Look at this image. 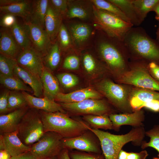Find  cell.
<instances>
[{"instance_id": "obj_10", "label": "cell", "mask_w": 159, "mask_h": 159, "mask_svg": "<svg viewBox=\"0 0 159 159\" xmlns=\"http://www.w3.org/2000/svg\"><path fill=\"white\" fill-rule=\"evenodd\" d=\"M59 104L66 111L77 115H109L112 113L113 110L109 104L100 99H88L76 103Z\"/></svg>"}, {"instance_id": "obj_35", "label": "cell", "mask_w": 159, "mask_h": 159, "mask_svg": "<svg viewBox=\"0 0 159 159\" xmlns=\"http://www.w3.org/2000/svg\"><path fill=\"white\" fill-rule=\"evenodd\" d=\"M56 39L62 51H66L74 47L69 32L66 26L63 22L60 26Z\"/></svg>"}, {"instance_id": "obj_23", "label": "cell", "mask_w": 159, "mask_h": 159, "mask_svg": "<svg viewBox=\"0 0 159 159\" xmlns=\"http://www.w3.org/2000/svg\"><path fill=\"white\" fill-rule=\"evenodd\" d=\"M14 74L30 86L34 95L40 97L43 92V86L40 78L21 67L17 63L14 67Z\"/></svg>"}, {"instance_id": "obj_39", "label": "cell", "mask_w": 159, "mask_h": 159, "mask_svg": "<svg viewBox=\"0 0 159 159\" xmlns=\"http://www.w3.org/2000/svg\"><path fill=\"white\" fill-rule=\"evenodd\" d=\"M57 77L61 85L66 88L73 87L77 85L79 82L78 77L70 73L59 74L57 75Z\"/></svg>"}, {"instance_id": "obj_5", "label": "cell", "mask_w": 159, "mask_h": 159, "mask_svg": "<svg viewBox=\"0 0 159 159\" xmlns=\"http://www.w3.org/2000/svg\"><path fill=\"white\" fill-rule=\"evenodd\" d=\"M148 63L134 61L130 64V68L117 74V80L121 84L135 87L159 91V83L151 76L147 68Z\"/></svg>"}, {"instance_id": "obj_40", "label": "cell", "mask_w": 159, "mask_h": 159, "mask_svg": "<svg viewBox=\"0 0 159 159\" xmlns=\"http://www.w3.org/2000/svg\"><path fill=\"white\" fill-rule=\"evenodd\" d=\"M71 159H105L103 155L80 151H69Z\"/></svg>"}, {"instance_id": "obj_7", "label": "cell", "mask_w": 159, "mask_h": 159, "mask_svg": "<svg viewBox=\"0 0 159 159\" xmlns=\"http://www.w3.org/2000/svg\"><path fill=\"white\" fill-rule=\"evenodd\" d=\"M16 131L19 138L25 145L31 146L37 142L45 132L39 110L28 109Z\"/></svg>"}, {"instance_id": "obj_30", "label": "cell", "mask_w": 159, "mask_h": 159, "mask_svg": "<svg viewBox=\"0 0 159 159\" xmlns=\"http://www.w3.org/2000/svg\"><path fill=\"white\" fill-rule=\"evenodd\" d=\"M109 115H87L82 119L92 128L104 130H113V125Z\"/></svg>"}, {"instance_id": "obj_14", "label": "cell", "mask_w": 159, "mask_h": 159, "mask_svg": "<svg viewBox=\"0 0 159 159\" xmlns=\"http://www.w3.org/2000/svg\"><path fill=\"white\" fill-rule=\"evenodd\" d=\"M66 26L74 47L82 48L87 46L93 34V30L91 26L85 23H75L69 24Z\"/></svg>"}, {"instance_id": "obj_26", "label": "cell", "mask_w": 159, "mask_h": 159, "mask_svg": "<svg viewBox=\"0 0 159 159\" xmlns=\"http://www.w3.org/2000/svg\"><path fill=\"white\" fill-rule=\"evenodd\" d=\"M32 0H21L12 5L0 6V11L3 14H10L21 17L24 21L29 19Z\"/></svg>"}, {"instance_id": "obj_54", "label": "cell", "mask_w": 159, "mask_h": 159, "mask_svg": "<svg viewBox=\"0 0 159 159\" xmlns=\"http://www.w3.org/2000/svg\"><path fill=\"white\" fill-rule=\"evenodd\" d=\"M153 11H154L156 14L155 19L158 21H159V1L155 6Z\"/></svg>"}, {"instance_id": "obj_58", "label": "cell", "mask_w": 159, "mask_h": 159, "mask_svg": "<svg viewBox=\"0 0 159 159\" xmlns=\"http://www.w3.org/2000/svg\"><path fill=\"white\" fill-rule=\"evenodd\" d=\"M152 159H159L158 157H153Z\"/></svg>"}, {"instance_id": "obj_42", "label": "cell", "mask_w": 159, "mask_h": 159, "mask_svg": "<svg viewBox=\"0 0 159 159\" xmlns=\"http://www.w3.org/2000/svg\"><path fill=\"white\" fill-rule=\"evenodd\" d=\"M80 65L79 57L75 55H71L65 59L62 65L63 67L68 69L74 70L78 69Z\"/></svg>"}, {"instance_id": "obj_38", "label": "cell", "mask_w": 159, "mask_h": 159, "mask_svg": "<svg viewBox=\"0 0 159 159\" xmlns=\"http://www.w3.org/2000/svg\"><path fill=\"white\" fill-rule=\"evenodd\" d=\"M17 64L16 59L0 53V73L3 75H14V67Z\"/></svg>"}, {"instance_id": "obj_16", "label": "cell", "mask_w": 159, "mask_h": 159, "mask_svg": "<svg viewBox=\"0 0 159 159\" xmlns=\"http://www.w3.org/2000/svg\"><path fill=\"white\" fill-rule=\"evenodd\" d=\"M109 116L112 124L113 130L117 131L123 125H130L133 127L143 126L145 119L144 112L141 110L131 113H112Z\"/></svg>"}, {"instance_id": "obj_18", "label": "cell", "mask_w": 159, "mask_h": 159, "mask_svg": "<svg viewBox=\"0 0 159 159\" xmlns=\"http://www.w3.org/2000/svg\"><path fill=\"white\" fill-rule=\"evenodd\" d=\"M22 50L13 37L10 28L1 27L0 53L16 59Z\"/></svg>"}, {"instance_id": "obj_2", "label": "cell", "mask_w": 159, "mask_h": 159, "mask_svg": "<svg viewBox=\"0 0 159 159\" xmlns=\"http://www.w3.org/2000/svg\"><path fill=\"white\" fill-rule=\"evenodd\" d=\"M88 129L98 138L105 159H118L122 147L129 142H132L136 146L141 145L145 132L143 126L133 127L127 133L121 135H114L90 127Z\"/></svg>"}, {"instance_id": "obj_12", "label": "cell", "mask_w": 159, "mask_h": 159, "mask_svg": "<svg viewBox=\"0 0 159 159\" xmlns=\"http://www.w3.org/2000/svg\"><path fill=\"white\" fill-rule=\"evenodd\" d=\"M16 60L19 65L41 79L45 67L42 57L32 46L23 50Z\"/></svg>"}, {"instance_id": "obj_11", "label": "cell", "mask_w": 159, "mask_h": 159, "mask_svg": "<svg viewBox=\"0 0 159 159\" xmlns=\"http://www.w3.org/2000/svg\"><path fill=\"white\" fill-rule=\"evenodd\" d=\"M63 148L69 150L78 151L97 154H102L100 141L95 134L88 130L77 136L62 139Z\"/></svg>"}, {"instance_id": "obj_51", "label": "cell", "mask_w": 159, "mask_h": 159, "mask_svg": "<svg viewBox=\"0 0 159 159\" xmlns=\"http://www.w3.org/2000/svg\"><path fill=\"white\" fill-rule=\"evenodd\" d=\"M21 0H0V6H9L15 4Z\"/></svg>"}, {"instance_id": "obj_25", "label": "cell", "mask_w": 159, "mask_h": 159, "mask_svg": "<svg viewBox=\"0 0 159 159\" xmlns=\"http://www.w3.org/2000/svg\"><path fill=\"white\" fill-rule=\"evenodd\" d=\"M41 79L43 87L44 96L55 100L57 94L60 92L57 79L51 72V70L44 67Z\"/></svg>"}, {"instance_id": "obj_4", "label": "cell", "mask_w": 159, "mask_h": 159, "mask_svg": "<svg viewBox=\"0 0 159 159\" xmlns=\"http://www.w3.org/2000/svg\"><path fill=\"white\" fill-rule=\"evenodd\" d=\"M45 132L52 131L64 138L75 137L89 130L90 126L84 121L73 119L67 113L39 110Z\"/></svg>"}, {"instance_id": "obj_44", "label": "cell", "mask_w": 159, "mask_h": 159, "mask_svg": "<svg viewBox=\"0 0 159 159\" xmlns=\"http://www.w3.org/2000/svg\"><path fill=\"white\" fill-rule=\"evenodd\" d=\"M10 91L5 90L0 96V115H4L11 112L8 108V97Z\"/></svg>"}, {"instance_id": "obj_36", "label": "cell", "mask_w": 159, "mask_h": 159, "mask_svg": "<svg viewBox=\"0 0 159 159\" xmlns=\"http://www.w3.org/2000/svg\"><path fill=\"white\" fill-rule=\"evenodd\" d=\"M28 107L27 102L22 92L10 91L8 108L11 112Z\"/></svg>"}, {"instance_id": "obj_47", "label": "cell", "mask_w": 159, "mask_h": 159, "mask_svg": "<svg viewBox=\"0 0 159 159\" xmlns=\"http://www.w3.org/2000/svg\"><path fill=\"white\" fill-rule=\"evenodd\" d=\"M143 107L155 112H159V101L153 100L143 103L140 106V110Z\"/></svg>"}, {"instance_id": "obj_22", "label": "cell", "mask_w": 159, "mask_h": 159, "mask_svg": "<svg viewBox=\"0 0 159 159\" xmlns=\"http://www.w3.org/2000/svg\"><path fill=\"white\" fill-rule=\"evenodd\" d=\"M63 16L49 3L44 22V29L52 42L56 39Z\"/></svg>"}, {"instance_id": "obj_46", "label": "cell", "mask_w": 159, "mask_h": 159, "mask_svg": "<svg viewBox=\"0 0 159 159\" xmlns=\"http://www.w3.org/2000/svg\"><path fill=\"white\" fill-rule=\"evenodd\" d=\"M147 68L151 76L159 83V65L154 62H151L148 64Z\"/></svg>"}, {"instance_id": "obj_24", "label": "cell", "mask_w": 159, "mask_h": 159, "mask_svg": "<svg viewBox=\"0 0 159 159\" xmlns=\"http://www.w3.org/2000/svg\"><path fill=\"white\" fill-rule=\"evenodd\" d=\"M1 135L4 139L5 150L11 157L19 156L30 151L31 146H26L22 143L18 136L17 131Z\"/></svg>"}, {"instance_id": "obj_1", "label": "cell", "mask_w": 159, "mask_h": 159, "mask_svg": "<svg viewBox=\"0 0 159 159\" xmlns=\"http://www.w3.org/2000/svg\"><path fill=\"white\" fill-rule=\"evenodd\" d=\"M129 56L135 61L154 62L159 65V44L142 27H132L123 40Z\"/></svg>"}, {"instance_id": "obj_29", "label": "cell", "mask_w": 159, "mask_h": 159, "mask_svg": "<svg viewBox=\"0 0 159 159\" xmlns=\"http://www.w3.org/2000/svg\"><path fill=\"white\" fill-rule=\"evenodd\" d=\"M61 49L57 40L52 42L45 54L42 57L44 66L53 70L59 65L61 59Z\"/></svg>"}, {"instance_id": "obj_33", "label": "cell", "mask_w": 159, "mask_h": 159, "mask_svg": "<svg viewBox=\"0 0 159 159\" xmlns=\"http://www.w3.org/2000/svg\"><path fill=\"white\" fill-rule=\"evenodd\" d=\"M92 4L98 9L114 14L124 20L130 23L122 11L116 6L108 0H90Z\"/></svg>"}, {"instance_id": "obj_34", "label": "cell", "mask_w": 159, "mask_h": 159, "mask_svg": "<svg viewBox=\"0 0 159 159\" xmlns=\"http://www.w3.org/2000/svg\"><path fill=\"white\" fill-rule=\"evenodd\" d=\"M137 13L143 22L148 13L153 11L159 0H131Z\"/></svg>"}, {"instance_id": "obj_17", "label": "cell", "mask_w": 159, "mask_h": 159, "mask_svg": "<svg viewBox=\"0 0 159 159\" xmlns=\"http://www.w3.org/2000/svg\"><path fill=\"white\" fill-rule=\"evenodd\" d=\"M102 96L99 92L87 88L67 94L60 92L56 97L55 100L60 103H74L88 99H100Z\"/></svg>"}, {"instance_id": "obj_45", "label": "cell", "mask_w": 159, "mask_h": 159, "mask_svg": "<svg viewBox=\"0 0 159 159\" xmlns=\"http://www.w3.org/2000/svg\"><path fill=\"white\" fill-rule=\"evenodd\" d=\"M16 16L10 14H3L1 18L0 25L1 27L10 28L16 22Z\"/></svg>"}, {"instance_id": "obj_57", "label": "cell", "mask_w": 159, "mask_h": 159, "mask_svg": "<svg viewBox=\"0 0 159 159\" xmlns=\"http://www.w3.org/2000/svg\"><path fill=\"white\" fill-rule=\"evenodd\" d=\"M50 159H58V158H57V156H56V157H54L53 158H52Z\"/></svg>"}, {"instance_id": "obj_56", "label": "cell", "mask_w": 159, "mask_h": 159, "mask_svg": "<svg viewBox=\"0 0 159 159\" xmlns=\"http://www.w3.org/2000/svg\"><path fill=\"white\" fill-rule=\"evenodd\" d=\"M158 21V26L156 32V40L159 44V21Z\"/></svg>"}, {"instance_id": "obj_15", "label": "cell", "mask_w": 159, "mask_h": 159, "mask_svg": "<svg viewBox=\"0 0 159 159\" xmlns=\"http://www.w3.org/2000/svg\"><path fill=\"white\" fill-rule=\"evenodd\" d=\"M82 20L93 19V4L90 1L68 0V10L63 18Z\"/></svg>"}, {"instance_id": "obj_49", "label": "cell", "mask_w": 159, "mask_h": 159, "mask_svg": "<svg viewBox=\"0 0 159 159\" xmlns=\"http://www.w3.org/2000/svg\"><path fill=\"white\" fill-rule=\"evenodd\" d=\"M11 159H39L34 156L30 151L26 152L19 155L11 157Z\"/></svg>"}, {"instance_id": "obj_6", "label": "cell", "mask_w": 159, "mask_h": 159, "mask_svg": "<svg viewBox=\"0 0 159 159\" xmlns=\"http://www.w3.org/2000/svg\"><path fill=\"white\" fill-rule=\"evenodd\" d=\"M93 20L96 26L109 36L123 40L133 25L113 14L96 8L93 5Z\"/></svg>"}, {"instance_id": "obj_43", "label": "cell", "mask_w": 159, "mask_h": 159, "mask_svg": "<svg viewBox=\"0 0 159 159\" xmlns=\"http://www.w3.org/2000/svg\"><path fill=\"white\" fill-rule=\"evenodd\" d=\"M49 2L54 8L63 17L67 11L68 0H50Z\"/></svg>"}, {"instance_id": "obj_19", "label": "cell", "mask_w": 159, "mask_h": 159, "mask_svg": "<svg viewBox=\"0 0 159 159\" xmlns=\"http://www.w3.org/2000/svg\"><path fill=\"white\" fill-rule=\"evenodd\" d=\"M129 100L133 112L139 110L143 103L153 100L159 101V92L135 87L130 89Z\"/></svg>"}, {"instance_id": "obj_53", "label": "cell", "mask_w": 159, "mask_h": 159, "mask_svg": "<svg viewBox=\"0 0 159 159\" xmlns=\"http://www.w3.org/2000/svg\"><path fill=\"white\" fill-rule=\"evenodd\" d=\"M128 152L121 150L120 152L118 159H127Z\"/></svg>"}, {"instance_id": "obj_28", "label": "cell", "mask_w": 159, "mask_h": 159, "mask_svg": "<svg viewBox=\"0 0 159 159\" xmlns=\"http://www.w3.org/2000/svg\"><path fill=\"white\" fill-rule=\"evenodd\" d=\"M117 6L133 25L138 26L143 22L131 0H108Z\"/></svg>"}, {"instance_id": "obj_31", "label": "cell", "mask_w": 159, "mask_h": 159, "mask_svg": "<svg viewBox=\"0 0 159 159\" xmlns=\"http://www.w3.org/2000/svg\"><path fill=\"white\" fill-rule=\"evenodd\" d=\"M16 41L23 50L32 46V43L24 24L16 22L10 28Z\"/></svg>"}, {"instance_id": "obj_20", "label": "cell", "mask_w": 159, "mask_h": 159, "mask_svg": "<svg viewBox=\"0 0 159 159\" xmlns=\"http://www.w3.org/2000/svg\"><path fill=\"white\" fill-rule=\"evenodd\" d=\"M28 107L0 115V134L16 131L21 120L29 109Z\"/></svg>"}, {"instance_id": "obj_32", "label": "cell", "mask_w": 159, "mask_h": 159, "mask_svg": "<svg viewBox=\"0 0 159 159\" xmlns=\"http://www.w3.org/2000/svg\"><path fill=\"white\" fill-rule=\"evenodd\" d=\"M15 74L11 76L0 74V82L8 90L30 92L32 89L27 86Z\"/></svg>"}, {"instance_id": "obj_21", "label": "cell", "mask_w": 159, "mask_h": 159, "mask_svg": "<svg viewBox=\"0 0 159 159\" xmlns=\"http://www.w3.org/2000/svg\"><path fill=\"white\" fill-rule=\"evenodd\" d=\"M22 92L26 100L29 107L30 108L51 112L67 113L61 105L56 102L54 100L45 96L42 98L34 96L25 91Z\"/></svg>"}, {"instance_id": "obj_48", "label": "cell", "mask_w": 159, "mask_h": 159, "mask_svg": "<svg viewBox=\"0 0 159 159\" xmlns=\"http://www.w3.org/2000/svg\"><path fill=\"white\" fill-rule=\"evenodd\" d=\"M148 155L145 150L138 153L128 152L127 159H145Z\"/></svg>"}, {"instance_id": "obj_3", "label": "cell", "mask_w": 159, "mask_h": 159, "mask_svg": "<svg viewBox=\"0 0 159 159\" xmlns=\"http://www.w3.org/2000/svg\"><path fill=\"white\" fill-rule=\"evenodd\" d=\"M101 31L96 47L103 60L117 74L127 70L129 56L123 41Z\"/></svg>"}, {"instance_id": "obj_55", "label": "cell", "mask_w": 159, "mask_h": 159, "mask_svg": "<svg viewBox=\"0 0 159 159\" xmlns=\"http://www.w3.org/2000/svg\"><path fill=\"white\" fill-rule=\"evenodd\" d=\"M5 150L3 136L0 134V150Z\"/></svg>"}, {"instance_id": "obj_50", "label": "cell", "mask_w": 159, "mask_h": 159, "mask_svg": "<svg viewBox=\"0 0 159 159\" xmlns=\"http://www.w3.org/2000/svg\"><path fill=\"white\" fill-rule=\"evenodd\" d=\"M58 159H71L69 155V151L64 148L57 156Z\"/></svg>"}, {"instance_id": "obj_37", "label": "cell", "mask_w": 159, "mask_h": 159, "mask_svg": "<svg viewBox=\"0 0 159 159\" xmlns=\"http://www.w3.org/2000/svg\"><path fill=\"white\" fill-rule=\"evenodd\" d=\"M145 135L150 138L148 142L143 141L141 145L142 149L150 147L155 149L158 152L159 157V125H155L151 129L145 131Z\"/></svg>"}, {"instance_id": "obj_8", "label": "cell", "mask_w": 159, "mask_h": 159, "mask_svg": "<svg viewBox=\"0 0 159 159\" xmlns=\"http://www.w3.org/2000/svg\"><path fill=\"white\" fill-rule=\"evenodd\" d=\"M97 87L99 92L118 110L123 113L133 112L129 102L130 89L107 79L99 83Z\"/></svg>"}, {"instance_id": "obj_13", "label": "cell", "mask_w": 159, "mask_h": 159, "mask_svg": "<svg viewBox=\"0 0 159 159\" xmlns=\"http://www.w3.org/2000/svg\"><path fill=\"white\" fill-rule=\"evenodd\" d=\"M32 47L43 57L52 43L44 29L29 21H24Z\"/></svg>"}, {"instance_id": "obj_9", "label": "cell", "mask_w": 159, "mask_h": 159, "mask_svg": "<svg viewBox=\"0 0 159 159\" xmlns=\"http://www.w3.org/2000/svg\"><path fill=\"white\" fill-rule=\"evenodd\" d=\"M62 137L52 131L45 132L39 139L31 146L30 152L37 158L50 159L57 156L64 148Z\"/></svg>"}, {"instance_id": "obj_41", "label": "cell", "mask_w": 159, "mask_h": 159, "mask_svg": "<svg viewBox=\"0 0 159 159\" xmlns=\"http://www.w3.org/2000/svg\"><path fill=\"white\" fill-rule=\"evenodd\" d=\"M82 62L85 69L89 73L94 71L97 66V61L94 57L89 53H86L83 55Z\"/></svg>"}, {"instance_id": "obj_27", "label": "cell", "mask_w": 159, "mask_h": 159, "mask_svg": "<svg viewBox=\"0 0 159 159\" xmlns=\"http://www.w3.org/2000/svg\"><path fill=\"white\" fill-rule=\"evenodd\" d=\"M49 3V0H32L30 16L27 21L38 25L44 29L45 18Z\"/></svg>"}, {"instance_id": "obj_52", "label": "cell", "mask_w": 159, "mask_h": 159, "mask_svg": "<svg viewBox=\"0 0 159 159\" xmlns=\"http://www.w3.org/2000/svg\"><path fill=\"white\" fill-rule=\"evenodd\" d=\"M11 156L5 150H0V159H11Z\"/></svg>"}]
</instances>
